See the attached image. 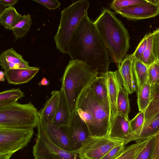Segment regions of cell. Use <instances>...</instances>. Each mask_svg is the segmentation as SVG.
<instances>
[{
  "label": "cell",
  "mask_w": 159,
  "mask_h": 159,
  "mask_svg": "<svg viewBox=\"0 0 159 159\" xmlns=\"http://www.w3.org/2000/svg\"><path fill=\"white\" fill-rule=\"evenodd\" d=\"M19 13L13 6L5 8L0 14V23L5 28L12 30L18 20Z\"/></svg>",
  "instance_id": "24"
},
{
  "label": "cell",
  "mask_w": 159,
  "mask_h": 159,
  "mask_svg": "<svg viewBox=\"0 0 159 159\" xmlns=\"http://www.w3.org/2000/svg\"><path fill=\"white\" fill-rule=\"evenodd\" d=\"M49 84V80H47L45 77H43L41 80L39 82L38 84L39 86H47Z\"/></svg>",
  "instance_id": "42"
},
{
  "label": "cell",
  "mask_w": 159,
  "mask_h": 159,
  "mask_svg": "<svg viewBox=\"0 0 159 159\" xmlns=\"http://www.w3.org/2000/svg\"><path fill=\"white\" fill-rule=\"evenodd\" d=\"M155 136L156 138V145L153 157L159 151V129Z\"/></svg>",
  "instance_id": "41"
},
{
  "label": "cell",
  "mask_w": 159,
  "mask_h": 159,
  "mask_svg": "<svg viewBox=\"0 0 159 159\" xmlns=\"http://www.w3.org/2000/svg\"><path fill=\"white\" fill-rule=\"evenodd\" d=\"M39 69L38 67L10 69L4 70L5 76L9 84H21L30 81L37 74Z\"/></svg>",
  "instance_id": "15"
},
{
  "label": "cell",
  "mask_w": 159,
  "mask_h": 159,
  "mask_svg": "<svg viewBox=\"0 0 159 159\" xmlns=\"http://www.w3.org/2000/svg\"><path fill=\"white\" fill-rule=\"evenodd\" d=\"M4 63L29 64L28 62L24 59L20 54L17 53L12 48L6 50L1 54L0 64Z\"/></svg>",
  "instance_id": "28"
},
{
  "label": "cell",
  "mask_w": 159,
  "mask_h": 159,
  "mask_svg": "<svg viewBox=\"0 0 159 159\" xmlns=\"http://www.w3.org/2000/svg\"><path fill=\"white\" fill-rule=\"evenodd\" d=\"M148 34H146L140 42L135 51L133 53L134 57L142 61V56L147 44Z\"/></svg>",
  "instance_id": "35"
},
{
  "label": "cell",
  "mask_w": 159,
  "mask_h": 159,
  "mask_svg": "<svg viewBox=\"0 0 159 159\" xmlns=\"http://www.w3.org/2000/svg\"><path fill=\"white\" fill-rule=\"evenodd\" d=\"M39 111L31 102H18L0 108V127L24 129H33L39 121Z\"/></svg>",
  "instance_id": "6"
},
{
  "label": "cell",
  "mask_w": 159,
  "mask_h": 159,
  "mask_svg": "<svg viewBox=\"0 0 159 159\" xmlns=\"http://www.w3.org/2000/svg\"><path fill=\"white\" fill-rule=\"evenodd\" d=\"M89 2L79 0L61 11L58 30L54 37L57 48L62 53H67L71 39L78 24L88 14Z\"/></svg>",
  "instance_id": "5"
},
{
  "label": "cell",
  "mask_w": 159,
  "mask_h": 159,
  "mask_svg": "<svg viewBox=\"0 0 159 159\" xmlns=\"http://www.w3.org/2000/svg\"><path fill=\"white\" fill-rule=\"evenodd\" d=\"M51 97L48 99L43 107L39 111V115H42L49 121L52 122L57 112L60 100V90L51 92Z\"/></svg>",
  "instance_id": "19"
},
{
  "label": "cell",
  "mask_w": 159,
  "mask_h": 159,
  "mask_svg": "<svg viewBox=\"0 0 159 159\" xmlns=\"http://www.w3.org/2000/svg\"><path fill=\"white\" fill-rule=\"evenodd\" d=\"M94 21L95 26L104 43L111 62L121 64L130 47V37L127 29L115 13L102 7Z\"/></svg>",
  "instance_id": "2"
},
{
  "label": "cell",
  "mask_w": 159,
  "mask_h": 159,
  "mask_svg": "<svg viewBox=\"0 0 159 159\" xmlns=\"http://www.w3.org/2000/svg\"><path fill=\"white\" fill-rule=\"evenodd\" d=\"M75 109L87 125L90 136H107L110 127L109 103L99 102L89 85L79 95Z\"/></svg>",
  "instance_id": "3"
},
{
  "label": "cell",
  "mask_w": 159,
  "mask_h": 159,
  "mask_svg": "<svg viewBox=\"0 0 159 159\" xmlns=\"http://www.w3.org/2000/svg\"><path fill=\"white\" fill-rule=\"evenodd\" d=\"M59 90L60 98L58 107L52 122L57 126L68 125L70 121L71 113L63 88L61 87Z\"/></svg>",
  "instance_id": "18"
},
{
  "label": "cell",
  "mask_w": 159,
  "mask_h": 159,
  "mask_svg": "<svg viewBox=\"0 0 159 159\" xmlns=\"http://www.w3.org/2000/svg\"><path fill=\"white\" fill-rule=\"evenodd\" d=\"M134 56L133 54H126L122 62L117 65L124 85L129 94L137 92V86L133 68Z\"/></svg>",
  "instance_id": "14"
},
{
  "label": "cell",
  "mask_w": 159,
  "mask_h": 159,
  "mask_svg": "<svg viewBox=\"0 0 159 159\" xmlns=\"http://www.w3.org/2000/svg\"><path fill=\"white\" fill-rule=\"evenodd\" d=\"M116 71V78L118 86L117 106L118 112L129 119L130 111L129 93L124 85L123 80L118 70Z\"/></svg>",
  "instance_id": "17"
},
{
  "label": "cell",
  "mask_w": 159,
  "mask_h": 159,
  "mask_svg": "<svg viewBox=\"0 0 159 159\" xmlns=\"http://www.w3.org/2000/svg\"><path fill=\"white\" fill-rule=\"evenodd\" d=\"M25 96L19 88H12L0 93V108L5 107L17 102Z\"/></svg>",
  "instance_id": "25"
},
{
  "label": "cell",
  "mask_w": 159,
  "mask_h": 159,
  "mask_svg": "<svg viewBox=\"0 0 159 159\" xmlns=\"http://www.w3.org/2000/svg\"><path fill=\"white\" fill-rule=\"evenodd\" d=\"M133 68L137 86V92L147 83L148 67L141 61L134 57Z\"/></svg>",
  "instance_id": "22"
},
{
  "label": "cell",
  "mask_w": 159,
  "mask_h": 159,
  "mask_svg": "<svg viewBox=\"0 0 159 159\" xmlns=\"http://www.w3.org/2000/svg\"><path fill=\"white\" fill-rule=\"evenodd\" d=\"M159 112V100L151 101L144 111L145 121Z\"/></svg>",
  "instance_id": "34"
},
{
  "label": "cell",
  "mask_w": 159,
  "mask_h": 159,
  "mask_svg": "<svg viewBox=\"0 0 159 159\" xmlns=\"http://www.w3.org/2000/svg\"><path fill=\"white\" fill-rule=\"evenodd\" d=\"M153 159H159V151L153 157Z\"/></svg>",
  "instance_id": "44"
},
{
  "label": "cell",
  "mask_w": 159,
  "mask_h": 159,
  "mask_svg": "<svg viewBox=\"0 0 159 159\" xmlns=\"http://www.w3.org/2000/svg\"><path fill=\"white\" fill-rule=\"evenodd\" d=\"M156 83H159V78L158 80V81H157V82Z\"/></svg>",
  "instance_id": "45"
},
{
  "label": "cell",
  "mask_w": 159,
  "mask_h": 159,
  "mask_svg": "<svg viewBox=\"0 0 159 159\" xmlns=\"http://www.w3.org/2000/svg\"><path fill=\"white\" fill-rule=\"evenodd\" d=\"M132 135L129 120L118 112L110 124L108 136L113 139L125 140L126 145L129 143Z\"/></svg>",
  "instance_id": "13"
},
{
  "label": "cell",
  "mask_w": 159,
  "mask_h": 159,
  "mask_svg": "<svg viewBox=\"0 0 159 159\" xmlns=\"http://www.w3.org/2000/svg\"><path fill=\"white\" fill-rule=\"evenodd\" d=\"M18 2L17 0H0V4L4 7L13 6Z\"/></svg>",
  "instance_id": "40"
},
{
  "label": "cell",
  "mask_w": 159,
  "mask_h": 159,
  "mask_svg": "<svg viewBox=\"0 0 159 159\" xmlns=\"http://www.w3.org/2000/svg\"><path fill=\"white\" fill-rule=\"evenodd\" d=\"M115 13L130 20L154 17L159 14V0H146V2L122 8Z\"/></svg>",
  "instance_id": "10"
},
{
  "label": "cell",
  "mask_w": 159,
  "mask_h": 159,
  "mask_svg": "<svg viewBox=\"0 0 159 159\" xmlns=\"http://www.w3.org/2000/svg\"><path fill=\"white\" fill-rule=\"evenodd\" d=\"M159 78V63L157 61L148 67V77L147 83L152 85L155 84Z\"/></svg>",
  "instance_id": "33"
},
{
  "label": "cell",
  "mask_w": 159,
  "mask_h": 159,
  "mask_svg": "<svg viewBox=\"0 0 159 159\" xmlns=\"http://www.w3.org/2000/svg\"><path fill=\"white\" fill-rule=\"evenodd\" d=\"M98 75V72L86 62L69 61L61 80L71 113L75 109L79 95Z\"/></svg>",
  "instance_id": "4"
},
{
  "label": "cell",
  "mask_w": 159,
  "mask_h": 159,
  "mask_svg": "<svg viewBox=\"0 0 159 159\" xmlns=\"http://www.w3.org/2000/svg\"><path fill=\"white\" fill-rule=\"evenodd\" d=\"M159 129V112L144 121L135 141L138 142L155 136Z\"/></svg>",
  "instance_id": "21"
},
{
  "label": "cell",
  "mask_w": 159,
  "mask_h": 159,
  "mask_svg": "<svg viewBox=\"0 0 159 159\" xmlns=\"http://www.w3.org/2000/svg\"><path fill=\"white\" fill-rule=\"evenodd\" d=\"M153 34V48L157 61L159 62V28L152 32Z\"/></svg>",
  "instance_id": "37"
},
{
  "label": "cell",
  "mask_w": 159,
  "mask_h": 159,
  "mask_svg": "<svg viewBox=\"0 0 159 159\" xmlns=\"http://www.w3.org/2000/svg\"><path fill=\"white\" fill-rule=\"evenodd\" d=\"M35 143L33 148L34 159H76L77 154L58 147L47 135L39 122Z\"/></svg>",
  "instance_id": "8"
},
{
  "label": "cell",
  "mask_w": 159,
  "mask_h": 159,
  "mask_svg": "<svg viewBox=\"0 0 159 159\" xmlns=\"http://www.w3.org/2000/svg\"><path fill=\"white\" fill-rule=\"evenodd\" d=\"M144 121V111L139 112L133 119L129 120L132 131V135L129 140V142L135 141L138 136Z\"/></svg>",
  "instance_id": "30"
},
{
  "label": "cell",
  "mask_w": 159,
  "mask_h": 159,
  "mask_svg": "<svg viewBox=\"0 0 159 159\" xmlns=\"http://www.w3.org/2000/svg\"><path fill=\"white\" fill-rule=\"evenodd\" d=\"M146 0H114L110 4V7L114 11L119 9L144 3Z\"/></svg>",
  "instance_id": "32"
},
{
  "label": "cell",
  "mask_w": 159,
  "mask_h": 159,
  "mask_svg": "<svg viewBox=\"0 0 159 159\" xmlns=\"http://www.w3.org/2000/svg\"><path fill=\"white\" fill-rule=\"evenodd\" d=\"M105 75L107 80L110 108V125L111 123L118 113V86L116 71H108L105 74Z\"/></svg>",
  "instance_id": "16"
},
{
  "label": "cell",
  "mask_w": 159,
  "mask_h": 159,
  "mask_svg": "<svg viewBox=\"0 0 159 159\" xmlns=\"http://www.w3.org/2000/svg\"><path fill=\"white\" fill-rule=\"evenodd\" d=\"M34 129H24L0 127V155L11 156L31 141Z\"/></svg>",
  "instance_id": "9"
},
{
  "label": "cell",
  "mask_w": 159,
  "mask_h": 159,
  "mask_svg": "<svg viewBox=\"0 0 159 159\" xmlns=\"http://www.w3.org/2000/svg\"><path fill=\"white\" fill-rule=\"evenodd\" d=\"M151 101L159 100V83L151 85Z\"/></svg>",
  "instance_id": "39"
},
{
  "label": "cell",
  "mask_w": 159,
  "mask_h": 159,
  "mask_svg": "<svg viewBox=\"0 0 159 159\" xmlns=\"http://www.w3.org/2000/svg\"><path fill=\"white\" fill-rule=\"evenodd\" d=\"M97 100L102 104L109 102L108 89L105 74L98 76L89 85Z\"/></svg>",
  "instance_id": "20"
},
{
  "label": "cell",
  "mask_w": 159,
  "mask_h": 159,
  "mask_svg": "<svg viewBox=\"0 0 159 159\" xmlns=\"http://www.w3.org/2000/svg\"><path fill=\"white\" fill-rule=\"evenodd\" d=\"M149 139L125 147L121 153L115 159H135Z\"/></svg>",
  "instance_id": "26"
},
{
  "label": "cell",
  "mask_w": 159,
  "mask_h": 159,
  "mask_svg": "<svg viewBox=\"0 0 159 159\" xmlns=\"http://www.w3.org/2000/svg\"><path fill=\"white\" fill-rule=\"evenodd\" d=\"M67 53L71 60L86 62L100 76L108 71L109 65L111 62L107 49L94 21L88 14L78 24Z\"/></svg>",
  "instance_id": "1"
},
{
  "label": "cell",
  "mask_w": 159,
  "mask_h": 159,
  "mask_svg": "<svg viewBox=\"0 0 159 159\" xmlns=\"http://www.w3.org/2000/svg\"><path fill=\"white\" fill-rule=\"evenodd\" d=\"M125 140L110 138L108 136L89 135L75 152L80 159H102L112 148L123 143L125 144Z\"/></svg>",
  "instance_id": "7"
},
{
  "label": "cell",
  "mask_w": 159,
  "mask_h": 159,
  "mask_svg": "<svg viewBox=\"0 0 159 159\" xmlns=\"http://www.w3.org/2000/svg\"><path fill=\"white\" fill-rule=\"evenodd\" d=\"M39 123L50 138L57 145L68 151H72L68 125L57 126L39 115Z\"/></svg>",
  "instance_id": "11"
},
{
  "label": "cell",
  "mask_w": 159,
  "mask_h": 159,
  "mask_svg": "<svg viewBox=\"0 0 159 159\" xmlns=\"http://www.w3.org/2000/svg\"><path fill=\"white\" fill-rule=\"evenodd\" d=\"M5 74L4 72L1 70L0 72V81L3 82L4 81L5 79L4 78Z\"/></svg>",
  "instance_id": "43"
},
{
  "label": "cell",
  "mask_w": 159,
  "mask_h": 159,
  "mask_svg": "<svg viewBox=\"0 0 159 159\" xmlns=\"http://www.w3.org/2000/svg\"><path fill=\"white\" fill-rule=\"evenodd\" d=\"M125 148L124 143L120 144L111 150L102 159H115L121 153Z\"/></svg>",
  "instance_id": "36"
},
{
  "label": "cell",
  "mask_w": 159,
  "mask_h": 159,
  "mask_svg": "<svg viewBox=\"0 0 159 159\" xmlns=\"http://www.w3.org/2000/svg\"><path fill=\"white\" fill-rule=\"evenodd\" d=\"M68 126L72 151L75 152L80 147L83 141L90 135L89 130L75 109L71 113Z\"/></svg>",
  "instance_id": "12"
},
{
  "label": "cell",
  "mask_w": 159,
  "mask_h": 159,
  "mask_svg": "<svg viewBox=\"0 0 159 159\" xmlns=\"http://www.w3.org/2000/svg\"><path fill=\"white\" fill-rule=\"evenodd\" d=\"M153 38L152 32L148 33L147 46L143 52L141 61L148 67L157 61L153 50Z\"/></svg>",
  "instance_id": "29"
},
{
  "label": "cell",
  "mask_w": 159,
  "mask_h": 159,
  "mask_svg": "<svg viewBox=\"0 0 159 159\" xmlns=\"http://www.w3.org/2000/svg\"><path fill=\"white\" fill-rule=\"evenodd\" d=\"M32 24L31 16L19 14L17 23L12 30L15 38V41L24 37L29 31Z\"/></svg>",
  "instance_id": "23"
},
{
  "label": "cell",
  "mask_w": 159,
  "mask_h": 159,
  "mask_svg": "<svg viewBox=\"0 0 159 159\" xmlns=\"http://www.w3.org/2000/svg\"><path fill=\"white\" fill-rule=\"evenodd\" d=\"M45 7L49 10H55L61 5V3L57 0H33Z\"/></svg>",
  "instance_id": "38"
},
{
  "label": "cell",
  "mask_w": 159,
  "mask_h": 159,
  "mask_svg": "<svg viewBox=\"0 0 159 159\" xmlns=\"http://www.w3.org/2000/svg\"><path fill=\"white\" fill-rule=\"evenodd\" d=\"M155 145V136L149 138L135 159H153Z\"/></svg>",
  "instance_id": "31"
},
{
  "label": "cell",
  "mask_w": 159,
  "mask_h": 159,
  "mask_svg": "<svg viewBox=\"0 0 159 159\" xmlns=\"http://www.w3.org/2000/svg\"><path fill=\"white\" fill-rule=\"evenodd\" d=\"M151 86L146 83L140 90L137 92V103L139 112L144 111L151 101Z\"/></svg>",
  "instance_id": "27"
}]
</instances>
